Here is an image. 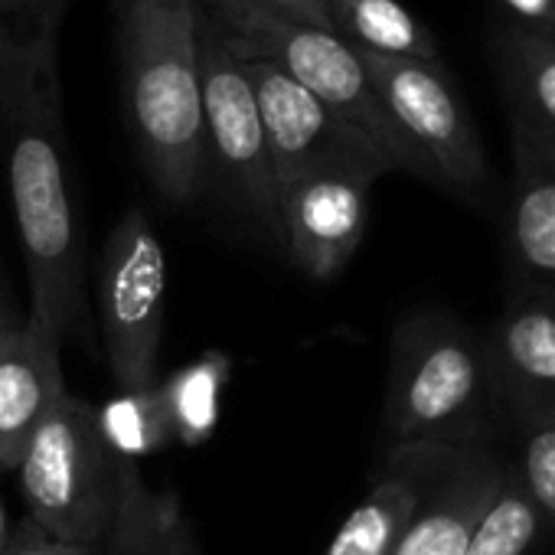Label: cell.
<instances>
[{
  "label": "cell",
  "instance_id": "1",
  "mask_svg": "<svg viewBox=\"0 0 555 555\" xmlns=\"http://www.w3.org/2000/svg\"><path fill=\"white\" fill-rule=\"evenodd\" d=\"M0 151L30 278L27 324L63 347L86 321V285L66 160L60 27L0 17Z\"/></svg>",
  "mask_w": 555,
  "mask_h": 555
},
{
  "label": "cell",
  "instance_id": "2",
  "mask_svg": "<svg viewBox=\"0 0 555 555\" xmlns=\"http://www.w3.org/2000/svg\"><path fill=\"white\" fill-rule=\"evenodd\" d=\"M128 128L154 190L190 206L209 186L196 0H118Z\"/></svg>",
  "mask_w": 555,
  "mask_h": 555
},
{
  "label": "cell",
  "instance_id": "3",
  "mask_svg": "<svg viewBox=\"0 0 555 555\" xmlns=\"http://www.w3.org/2000/svg\"><path fill=\"white\" fill-rule=\"evenodd\" d=\"M500 435L483 331L448 308L399 318L379 418V454Z\"/></svg>",
  "mask_w": 555,
  "mask_h": 555
},
{
  "label": "cell",
  "instance_id": "4",
  "mask_svg": "<svg viewBox=\"0 0 555 555\" xmlns=\"http://www.w3.org/2000/svg\"><path fill=\"white\" fill-rule=\"evenodd\" d=\"M222 40L251 60H264L318 95L334 115L357 128L389 164L392 173L412 177L409 151L370 79L363 56L334 30L274 17L248 0H196Z\"/></svg>",
  "mask_w": 555,
  "mask_h": 555
},
{
  "label": "cell",
  "instance_id": "5",
  "mask_svg": "<svg viewBox=\"0 0 555 555\" xmlns=\"http://www.w3.org/2000/svg\"><path fill=\"white\" fill-rule=\"evenodd\" d=\"M125 461L105 438L99 409L66 392L47 412L14 470L30 522L56 542L99 548L118 509Z\"/></svg>",
  "mask_w": 555,
  "mask_h": 555
},
{
  "label": "cell",
  "instance_id": "6",
  "mask_svg": "<svg viewBox=\"0 0 555 555\" xmlns=\"http://www.w3.org/2000/svg\"><path fill=\"white\" fill-rule=\"evenodd\" d=\"M409 151L412 177L487 209L493 173L470 108L441 60H389L360 53Z\"/></svg>",
  "mask_w": 555,
  "mask_h": 555
},
{
  "label": "cell",
  "instance_id": "7",
  "mask_svg": "<svg viewBox=\"0 0 555 555\" xmlns=\"http://www.w3.org/2000/svg\"><path fill=\"white\" fill-rule=\"evenodd\" d=\"M196 53L203 92L206 180L258 229L278 235V180L268 157L258 105L238 56L196 8Z\"/></svg>",
  "mask_w": 555,
  "mask_h": 555
},
{
  "label": "cell",
  "instance_id": "8",
  "mask_svg": "<svg viewBox=\"0 0 555 555\" xmlns=\"http://www.w3.org/2000/svg\"><path fill=\"white\" fill-rule=\"evenodd\" d=\"M105 357L121 396L157 383L167 308V255L144 209H128L105 238L99 264Z\"/></svg>",
  "mask_w": 555,
  "mask_h": 555
},
{
  "label": "cell",
  "instance_id": "9",
  "mask_svg": "<svg viewBox=\"0 0 555 555\" xmlns=\"http://www.w3.org/2000/svg\"><path fill=\"white\" fill-rule=\"evenodd\" d=\"M238 63L258 105L264 144L278 183L318 170H350L373 180L392 173L383 154L357 128H350L340 115H334L318 95L298 86L288 73L251 56H238Z\"/></svg>",
  "mask_w": 555,
  "mask_h": 555
},
{
  "label": "cell",
  "instance_id": "10",
  "mask_svg": "<svg viewBox=\"0 0 555 555\" xmlns=\"http://www.w3.org/2000/svg\"><path fill=\"white\" fill-rule=\"evenodd\" d=\"M373 183L350 170H318L278 183V238L308 278L327 282L353 258L366 235Z\"/></svg>",
  "mask_w": 555,
  "mask_h": 555
},
{
  "label": "cell",
  "instance_id": "11",
  "mask_svg": "<svg viewBox=\"0 0 555 555\" xmlns=\"http://www.w3.org/2000/svg\"><path fill=\"white\" fill-rule=\"evenodd\" d=\"M503 438L448 444L389 555H467L470 535L503 477Z\"/></svg>",
  "mask_w": 555,
  "mask_h": 555
},
{
  "label": "cell",
  "instance_id": "12",
  "mask_svg": "<svg viewBox=\"0 0 555 555\" xmlns=\"http://www.w3.org/2000/svg\"><path fill=\"white\" fill-rule=\"evenodd\" d=\"M483 344L500 428L555 425V305L503 292Z\"/></svg>",
  "mask_w": 555,
  "mask_h": 555
},
{
  "label": "cell",
  "instance_id": "13",
  "mask_svg": "<svg viewBox=\"0 0 555 555\" xmlns=\"http://www.w3.org/2000/svg\"><path fill=\"white\" fill-rule=\"evenodd\" d=\"M513 180L503 206V292L555 305V147L509 125Z\"/></svg>",
  "mask_w": 555,
  "mask_h": 555
},
{
  "label": "cell",
  "instance_id": "14",
  "mask_svg": "<svg viewBox=\"0 0 555 555\" xmlns=\"http://www.w3.org/2000/svg\"><path fill=\"white\" fill-rule=\"evenodd\" d=\"M60 344L27 324L17 308L0 314V470L14 474L47 418L69 392Z\"/></svg>",
  "mask_w": 555,
  "mask_h": 555
},
{
  "label": "cell",
  "instance_id": "15",
  "mask_svg": "<svg viewBox=\"0 0 555 555\" xmlns=\"http://www.w3.org/2000/svg\"><path fill=\"white\" fill-rule=\"evenodd\" d=\"M444 448L448 444H422L379 454L370 493L344 519L327 555H389Z\"/></svg>",
  "mask_w": 555,
  "mask_h": 555
},
{
  "label": "cell",
  "instance_id": "16",
  "mask_svg": "<svg viewBox=\"0 0 555 555\" xmlns=\"http://www.w3.org/2000/svg\"><path fill=\"white\" fill-rule=\"evenodd\" d=\"M487 53L509 125L555 147V37L493 17Z\"/></svg>",
  "mask_w": 555,
  "mask_h": 555
},
{
  "label": "cell",
  "instance_id": "17",
  "mask_svg": "<svg viewBox=\"0 0 555 555\" xmlns=\"http://www.w3.org/2000/svg\"><path fill=\"white\" fill-rule=\"evenodd\" d=\"M99 555H196L190 519L170 490L144 483L138 461L121 464L118 509Z\"/></svg>",
  "mask_w": 555,
  "mask_h": 555
},
{
  "label": "cell",
  "instance_id": "18",
  "mask_svg": "<svg viewBox=\"0 0 555 555\" xmlns=\"http://www.w3.org/2000/svg\"><path fill=\"white\" fill-rule=\"evenodd\" d=\"M331 30L357 53L389 60H441L435 34L402 0H327Z\"/></svg>",
  "mask_w": 555,
  "mask_h": 555
},
{
  "label": "cell",
  "instance_id": "19",
  "mask_svg": "<svg viewBox=\"0 0 555 555\" xmlns=\"http://www.w3.org/2000/svg\"><path fill=\"white\" fill-rule=\"evenodd\" d=\"M467 555H555V526L513 477L509 464L470 535Z\"/></svg>",
  "mask_w": 555,
  "mask_h": 555
},
{
  "label": "cell",
  "instance_id": "20",
  "mask_svg": "<svg viewBox=\"0 0 555 555\" xmlns=\"http://www.w3.org/2000/svg\"><path fill=\"white\" fill-rule=\"evenodd\" d=\"M229 379V360L222 353H203L196 363L183 366L170 379L160 383L173 441L180 444H203L219 418V392Z\"/></svg>",
  "mask_w": 555,
  "mask_h": 555
},
{
  "label": "cell",
  "instance_id": "21",
  "mask_svg": "<svg viewBox=\"0 0 555 555\" xmlns=\"http://www.w3.org/2000/svg\"><path fill=\"white\" fill-rule=\"evenodd\" d=\"M99 418L112 448L128 461L164 451L173 441V422L160 392V379L151 389L118 396L108 409H99Z\"/></svg>",
  "mask_w": 555,
  "mask_h": 555
},
{
  "label": "cell",
  "instance_id": "22",
  "mask_svg": "<svg viewBox=\"0 0 555 555\" xmlns=\"http://www.w3.org/2000/svg\"><path fill=\"white\" fill-rule=\"evenodd\" d=\"M500 438L513 477L555 526V425L500 428Z\"/></svg>",
  "mask_w": 555,
  "mask_h": 555
},
{
  "label": "cell",
  "instance_id": "23",
  "mask_svg": "<svg viewBox=\"0 0 555 555\" xmlns=\"http://www.w3.org/2000/svg\"><path fill=\"white\" fill-rule=\"evenodd\" d=\"M496 17L555 37V0H493Z\"/></svg>",
  "mask_w": 555,
  "mask_h": 555
},
{
  "label": "cell",
  "instance_id": "24",
  "mask_svg": "<svg viewBox=\"0 0 555 555\" xmlns=\"http://www.w3.org/2000/svg\"><path fill=\"white\" fill-rule=\"evenodd\" d=\"M66 0H0V17L24 27H60Z\"/></svg>",
  "mask_w": 555,
  "mask_h": 555
},
{
  "label": "cell",
  "instance_id": "25",
  "mask_svg": "<svg viewBox=\"0 0 555 555\" xmlns=\"http://www.w3.org/2000/svg\"><path fill=\"white\" fill-rule=\"evenodd\" d=\"M4 555H99L95 548H82V545H66L50 539L47 532H40L30 519L17 522V532L8 545Z\"/></svg>",
  "mask_w": 555,
  "mask_h": 555
},
{
  "label": "cell",
  "instance_id": "26",
  "mask_svg": "<svg viewBox=\"0 0 555 555\" xmlns=\"http://www.w3.org/2000/svg\"><path fill=\"white\" fill-rule=\"evenodd\" d=\"M248 4L274 14V17H285V21H301V24H314L331 30V11H327V0H248Z\"/></svg>",
  "mask_w": 555,
  "mask_h": 555
},
{
  "label": "cell",
  "instance_id": "27",
  "mask_svg": "<svg viewBox=\"0 0 555 555\" xmlns=\"http://www.w3.org/2000/svg\"><path fill=\"white\" fill-rule=\"evenodd\" d=\"M14 532H17V522L11 519L8 500H4V493H0V555H4V552H8V545H11Z\"/></svg>",
  "mask_w": 555,
  "mask_h": 555
},
{
  "label": "cell",
  "instance_id": "28",
  "mask_svg": "<svg viewBox=\"0 0 555 555\" xmlns=\"http://www.w3.org/2000/svg\"><path fill=\"white\" fill-rule=\"evenodd\" d=\"M11 308H17V301H14V292L8 282V271H4V264H0V314L11 311Z\"/></svg>",
  "mask_w": 555,
  "mask_h": 555
}]
</instances>
